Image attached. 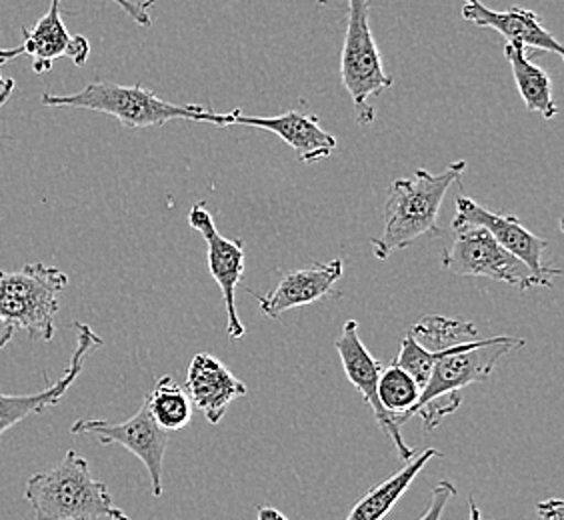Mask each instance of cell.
<instances>
[{"instance_id": "5bb4252c", "label": "cell", "mask_w": 564, "mask_h": 520, "mask_svg": "<svg viewBox=\"0 0 564 520\" xmlns=\"http://www.w3.org/2000/svg\"><path fill=\"white\" fill-rule=\"evenodd\" d=\"M185 390L193 407L203 412L210 424L220 423L228 407L240 397H247V384L237 379L223 360L208 353H198L191 360Z\"/></svg>"}, {"instance_id": "d6986e66", "label": "cell", "mask_w": 564, "mask_h": 520, "mask_svg": "<svg viewBox=\"0 0 564 520\" xmlns=\"http://www.w3.org/2000/svg\"><path fill=\"white\" fill-rule=\"evenodd\" d=\"M505 55L527 110L539 112L546 120H553L558 115V107L553 98L551 76L546 75L541 66L532 63L522 44H505Z\"/></svg>"}, {"instance_id": "8992f818", "label": "cell", "mask_w": 564, "mask_h": 520, "mask_svg": "<svg viewBox=\"0 0 564 520\" xmlns=\"http://www.w3.org/2000/svg\"><path fill=\"white\" fill-rule=\"evenodd\" d=\"M340 78L355 105V120L370 124L377 112L370 100L394 85L382 66L377 41L370 31V0H348L347 33L340 53Z\"/></svg>"}, {"instance_id": "4dcf8cb0", "label": "cell", "mask_w": 564, "mask_h": 520, "mask_svg": "<svg viewBox=\"0 0 564 520\" xmlns=\"http://www.w3.org/2000/svg\"><path fill=\"white\" fill-rule=\"evenodd\" d=\"M316 2H318V4H326V2H328V0H316Z\"/></svg>"}, {"instance_id": "9a60e30c", "label": "cell", "mask_w": 564, "mask_h": 520, "mask_svg": "<svg viewBox=\"0 0 564 520\" xmlns=\"http://www.w3.org/2000/svg\"><path fill=\"white\" fill-rule=\"evenodd\" d=\"M343 277V260L315 262L308 269L286 272L276 289L259 296L262 315L279 318L282 313L323 301L326 296H340L335 284Z\"/></svg>"}, {"instance_id": "52a82bcc", "label": "cell", "mask_w": 564, "mask_h": 520, "mask_svg": "<svg viewBox=\"0 0 564 520\" xmlns=\"http://www.w3.org/2000/svg\"><path fill=\"white\" fill-rule=\"evenodd\" d=\"M443 271L456 277H485L492 281L507 282L521 291L532 286H553L551 282L536 277L534 272L502 249L492 239L489 230L473 223L455 218L451 225V235L443 252Z\"/></svg>"}, {"instance_id": "7c38bea8", "label": "cell", "mask_w": 564, "mask_h": 520, "mask_svg": "<svg viewBox=\"0 0 564 520\" xmlns=\"http://www.w3.org/2000/svg\"><path fill=\"white\" fill-rule=\"evenodd\" d=\"M465 223H473L489 230L490 237L499 242L500 247L509 250L517 259L522 260L536 277L553 284L556 277H561V269H553L544 264L543 254L549 242L536 237L529 228L522 227L521 220L512 215L492 213L489 208L478 205L470 196L463 193L456 196V217Z\"/></svg>"}, {"instance_id": "5b68a950", "label": "cell", "mask_w": 564, "mask_h": 520, "mask_svg": "<svg viewBox=\"0 0 564 520\" xmlns=\"http://www.w3.org/2000/svg\"><path fill=\"white\" fill-rule=\"evenodd\" d=\"M66 284L65 272L41 262L24 264L21 271H0V321L24 328L31 338L53 340L58 294Z\"/></svg>"}, {"instance_id": "cb8c5ba5", "label": "cell", "mask_w": 564, "mask_h": 520, "mask_svg": "<svg viewBox=\"0 0 564 520\" xmlns=\"http://www.w3.org/2000/svg\"><path fill=\"white\" fill-rule=\"evenodd\" d=\"M117 2L122 11L131 17L132 21L141 26H151V7H154L156 0H142V2H132V0H112Z\"/></svg>"}, {"instance_id": "f1b7e54d", "label": "cell", "mask_w": 564, "mask_h": 520, "mask_svg": "<svg viewBox=\"0 0 564 520\" xmlns=\"http://www.w3.org/2000/svg\"><path fill=\"white\" fill-rule=\"evenodd\" d=\"M14 80L9 78V80H2V85H0V109L4 107V102L11 98L12 90H14Z\"/></svg>"}, {"instance_id": "7a4b0ae2", "label": "cell", "mask_w": 564, "mask_h": 520, "mask_svg": "<svg viewBox=\"0 0 564 520\" xmlns=\"http://www.w3.org/2000/svg\"><path fill=\"white\" fill-rule=\"evenodd\" d=\"M467 163L448 164L443 173L419 169L411 178L394 181L384 203V227L377 239L370 240L372 252L387 260L394 250L411 247L421 237H436L441 228L436 218L448 188L458 183Z\"/></svg>"}, {"instance_id": "e0dca14e", "label": "cell", "mask_w": 564, "mask_h": 520, "mask_svg": "<svg viewBox=\"0 0 564 520\" xmlns=\"http://www.w3.org/2000/svg\"><path fill=\"white\" fill-rule=\"evenodd\" d=\"M24 55L33 56V71L44 75L53 68V63L61 56L70 58L76 66L87 65L90 44L87 36H70L65 22L61 19V0H51V9L33 31L22 26Z\"/></svg>"}, {"instance_id": "277c9868", "label": "cell", "mask_w": 564, "mask_h": 520, "mask_svg": "<svg viewBox=\"0 0 564 520\" xmlns=\"http://www.w3.org/2000/svg\"><path fill=\"white\" fill-rule=\"evenodd\" d=\"M44 107H70L109 115L124 129L163 127L171 120L186 119L207 122L210 110L198 105H174L156 97L142 85L122 87L115 83H90L75 95H43Z\"/></svg>"}, {"instance_id": "4fadbf2b", "label": "cell", "mask_w": 564, "mask_h": 520, "mask_svg": "<svg viewBox=\"0 0 564 520\" xmlns=\"http://www.w3.org/2000/svg\"><path fill=\"white\" fill-rule=\"evenodd\" d=\"M76 328V348L73 358L68 362V369L55 384H51L48 389L36 394H2L0 392V438L4 433H9L12 426L21 424L22 421L31 419L34 414H41L48 407H56L63 401L68 389L73 387V382L78 379V375L83 372L85 360L95 348L102 347V338L88 325H75Z\"/></svg>"}, {"instance_id": "8fae6325", "label": "cell", "mask_w": 564, "mask_h": 520, "mask_svg": "<svg viewBox=\"0 0 564 520\" xmlns=\"http://www.w3.org/2000/svg\"><path fill=\"white\" fill-rule=\"evenodd\" d=\"M207 122L217 127L240 124L274 132L293 149L301 163H316L328 159L338 147L337 139L318 124L316 117L304 115L301 110H289L279 117H249L240 110H232L228 115L210 112Z\"/></svg>"}, {"instance_id": "2e32d148", "label": "cell", "mask_w": 564, "mask_h": 520, "mask_svg": "<svg viewBox=\"0 0 564 520\" xmlns=\"http://www.w3.org/2000/svg\"><path fill=\"white\" fill-rule=\"evenodd\" d=\"M463 19L480 26V29H492L507 39V43H519L529 51H544L556 56H564V48L561 43L549 33L541 22V17L531 9L522 7H510L509 11L497 12L485 7L480 0H463Z\"/></svg>"}, {"instance_id": "44dd1931", "label": "cell", "mask_w": 564, "mask_h": 520, "mask_svg": "<svg viewBox=\"0 0 564 520\" xmlns=\"http://www.w3.org/2000/svg\"><path fill=\"white\" fill-rule=\"evenodd\" d=\"M423 389L416 380L397 365L382 369L379 379V401L399 426L413 419V409L421 399Z\"/></svg>"}, {"instance_id": "3957f363", "label": "cell", "mask_w": 564, "mask_h": 520, "mask_svg": "<svg viewBox=\"0 0 564 520\" xmlns=\"http://www.w3.org/2000/svg\"><path fill=\"white\" fill-rule=\"evenodd\" d=\"M24 499L31 502L36 520H131L75 451H68L55 466L34 473L26 480Z\"/></svg>"}, {"instance_id": "ffe728a7", "label": "cell", "mask_w": 564, "mask_h": 520, "mask_svg": "<svg viewBox=\"0 0 564 520\" xmlns=\"http://www.w3.org/2000/svg\"><path fill=\"white\" fill-rule=\"evenodd\" d=\"M152 421L163 429L164 433L183 431L193 421V401L188 399L185 387L176 384L173 377L164 375L154 382L151 394L144 399Z\"/></svg>"}, {"instance_id": "d4e9b609", "label": "cell", "mask_w": 564, "mask_h": 520, "mask_svg": "<svg viewBox=\"0 0 564 520\" xmlns=\"http://www.w3.org/2000/svg\"><path fill=\"white\" fill-rule=\"evenodd\" d=\"M536 512L543 520H564V502L561 499L544 500Z\"/></svg>"}, {"instance_id": "603a6c76", "label": "cell", "mask_w": 564, "mask_h": 520, "mask_svg": "<svg viewBox=\"0 0 564 520\" xmlns=\"http://www.w3.org/2000/svg\"><path fill=\"white\" fill-rule=\"evenodd\" d=\"M456 497V487L451 480H441L436 487L433 488V495H431V502H429V509L424 512L423 517L419 520H441L443 519V512L445 507L448 505V500Z\"/></svg>"}, {"instance_id": "484cf974", "label": "cell", "mask_w": 564, "mask_h": 520, "mask_svg": "<svg viewBox=\"0 0 564 520\" xmlns=\"http://www.w3.org/2000/svg\"><path fill=\"white\" fill-rule=\"evenodd\" d=\"M14 331H17L14 326L7 325L4 321H0V350L11 343V338L14 336Z\"/></svg>"}, {"instance_id": "ba28073f", "label": "cell", "mask_w": 564, "mask_h": 520, "mask_svg": "<svg viewBox=\"0 0 564 520\" xmlns=\"http://www.w3.org/2000/svg\"><path fill=\"white\" fill-rule=\"evenodd\" d=\"M73 434L97 436L102 445H120L141 461L151 478L152 497L163 495L164 455L169 448V433L152 421L151 412L142 402L139 412L124 423L83 419L70 426Z\"/></svg>"}, {"instance_id": "f546056e", "label": "cell", "mask_w": 564, "mask_h": 520, "mask_svg": "<svg viewBox=\"0 0 564 520\" xmlns=\"http://www.w3.org/2000/svg\"><path fill=\"white\" fill-rule=\"evenodd\" d=\"M468 520H487L482 517V512L478 509L475 499H470V512H468Z\"/></svg>"}, {"instance_id": "83f0119b", "label": "cell", "mask_w": 564, "mask_h": 520, "mask_svg": "<svg viewBox=\"0 0 564 520\" xmlns=\"http://www.w3.org/2000/svg\"><path fill=\"white\" fill-rule=\"evenodd\" d=\"M259 520H289L281 510L272 509V507H259Z\"/></svg>"}, {"instance_id": "ac0fdd59", "label": "cell", "mask_w": 564, "mask_h": 520, "mask_svg": "<svg viewBox=\"0 0 564 520\" xmlns=\"http://www.w3.org/2000/svg\"><path fill=\"white\" fill-rule=\"evenodd\" d=\"M434 456H443V453L436 448H426L421 455L406 461V466L399 473H394L392 477L384 478L379 485L369 488V492L355 502V507L348 512L345 520L384 519L397 507L402 495L413 485L414 478L421 475V470L429 465V461H433Z\"/></svg>"}, {"instance_id": "4316f807", "label": "cell", "mask_w": 564, "mask_h": 520, "mask_svg": "<svg viewBox=\"0 0 564 520\" xmlns=\"http://www.w3.org/2000/svg\"><path fill=\"white\" fill-rule=\"evenodd\" d=\"M24 55V51H22V46L19 48H0V66L4 65V63H9L12 58H17V56ZM0 85H2V76H0Z\"/></svg>"}, {"instance_id": "6da1fadb", "label": "cell", "mask_w": 564, "mask_h": 520, "mask_svg": "<svg viewBox=\"0 0 564 520\" xmlns=\"http://www.w3.org/2000/svg\"><path fill=\"white\" fill-rule=\"evenodd\" d=\"M522 347V338H478L477 333L455 340L448 347L429 350L434 358L433 372L413 409V416H421L424 429L434 431L443 423V419L458 411L460 390L489 379L500 358Z\"/></svg>"}, {"instance_id": "30bf717a", "label": "cell", "mask_w": 564, "mask_h": 520, "mask_svg": "<svg viewBox=\"0 0 564 520\" xmlns=\"http://www.w3.org/2000/svg\"><path fill=\"white\" fill-rule=\"evenodd\" d=\"M188 225L195 228L196 232L203 235L207 242L208 271L217 281L228 315V336L230 338H242L247 335V326L240 323L237 313V286L245 272V242L240 239H227L218 232L213 215L208 213L205 203H196L188 213Z\"/></svg>"}, {"instance_id": "9c48e42d", "label": "cell", "mask_w": 564, "mask_h": 520, "mask_svg": "<svg viewBox=\"0 0 564 520\" xmlns=\"http://www.w3.org/2000/svg\"><path fill=\"white\" fill-rule=\"evenodd\" d=\"M335 347H337L347 379L369 404L382 433L387 434V438L394 445L402 461H411L414 456L413 446L404 443L401 426L397 424L389 412L382 409L379 401V379L384 367L380 365V360L370 355L369 348L365 347L362 338L358 335L357 321H347V325L343 326V331L338 335Z\"/></svg>"}, {"instance_id": "7402d4cb", "label": "cell", "mask_w": 564, "mask_h": 520, "mask_svg": "<svg viewBox=\"0 0 564 520\" xmlns=\"http://www.w3.org/2000/svg\"><path fill=\"white\" fill-rule=\"evenodd\" d=\"M397 367H401L402 370H406L416 384L424 390L426 382L431 379V372H433L434 358L426 348L421 347L413 336H404L401 343V350H399V357L394 360Z\"/></svg>"}]
</instances>
